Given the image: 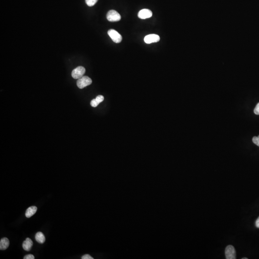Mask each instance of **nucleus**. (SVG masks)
I'll return each mask as SVG.
<instances>
[{"label":"nucleus","mask_w":259,"mask_h":259,"mask_svg":"<svg viewBox=\"0 0 259 259\" xmlns=\"http://www.w3.org/2000/svg\"><path fill=\"white\" fill-rule=\"evenodd\" d=\"M82 259H93V257H91V256L89 254H85L83 255L82 257Z\"/></svg>","instance_id":"f3484780"},{"label":"nucleus","mask_w":259,"mask_h":259,"mask_svg":"<svg viewBox=\"0 0 259 259\" xmlns=\"http://www.w3.org/2000/svg\"><path fill=\"white\" fill-rule=\"evenodd\" d=\"M37 211V207L35 206L30 207L27 209L26 212V217L27 218H30L34 215Z\"/></svg>","instance_id":"9b49d317"},{"label":"nucleus","mask_w":259,"mask_h":259,"mask_svg":"<svg viewBox=\"0 0 259 259\" xmlns=\"http://www.w3.org/2000/svg\"><path fill=\"white\" fill-rule=\"evenodd\" d=\"M108 34L114 42L119 43L122 41V36L114 29H110L108 31Z\"/></svg>","instance_id":"7ed1b4c3"},{"label":"nucleus","mask_w":259,"mask_h":259,"mask_svg":"<svg viewBox=\"0 0 259 259\" xmlns=\"http://www.w3.org/2000/svg\"><path fill=\"white\" fill-rule=\"evenodd\" d=\"M98 0H85V3L88 6H93L94 5Z\"/></svg>","instance_id":"ddd939ff"},{"label":"nucleus","mask_w":259,"mask_h":259,"mask_svg":"<svg viewBox=\"0 0 259 259\" xmlns=\"http://www.w3.org/2000/svg\"><path fill=\"white\" fill-rule=\"evenodd\" d=\"M33 245V243L31 239L29 238H27L23 243V248L26 251H29L31 249Z\"/></svg>","instance_id":"6e6552de"},{"label":"nucleus","mask_w":259,"mask_h":259,"mask_svg":"<svg viewBox=\"0 0 259 259\" xmlns=\"http://www.w3.org/2000/svg\"><path fill=\"white\" fill-rule=\"evenodd\" d=\"M255 225L257 228H259V217L256 221Z\"/></svg>","instance_id":"a211bd4d"},{"label":"nucleus","mask_w":259,"mask_h":259,"mask_svg":"<svg viewBox=\"0 0 259 259\" xmlns=\"http://www.w3.org/2000/svg\"><path fill=\"white\" fill-rule=\"evenodd\" d=\"M254 112L255 114L259 115V103H258L257 105L256 106L254 110Z\"/></svg>","instance_id":"2eb2a0df"},{"label":"nucleus","mask_w":259,"mask_h":259,"mask_svg":"<svg viewBox=\"0 0 259 259\" xmlns=\"http://www.w3.org/2000/svg\"><path fill=\"white\" fill-rule=\"evenodd\" d=\"M252 142H253L254 144H255L256 145H257V146H259V135L258 136V137L254 136V137H253V138H252Z\"/></svg>","instance_id":"4468645a"},{"label":"nucleus","mask_w":259,"mask_h":259,"mask_svg":"<svg viewBox=\"0 0 259 259\" xmlns=\"http://www.w3.org/2000/svg\"><path fill=\"white\" fill-rule=\"evenodd\" d=\"M242 259H248V258H243Z\"/></svg>","instance_id":"6ab92c4d"},{"label":"nucleus","mask_w":259,"mask_h":259,"mask_svg":"<svg viewBox=\"0 0 259 259\" xmlns=\"http://www.w3.org/2000/svg\"><path fill=\"white\" fill-rule=\"evenodd\" d=\"M104 99V98L103 95H98L95 99H93V100H92V101L90 102V104H91L92 107L95 108V107H97L101 102L103 101Z\"/></svg>","instance_id":"1a4fd4ad"},{"label":"nucleus","mask_w":259,"mask_h":259,"mask_svg":"<svg viewBox=\"0 0 259 259\" xmlns=\"http://www.w3.org/2000/svg\"><path fill=\"white\" fill-rule=\"evenodd\" d=\"M152 15V12L149 9H144L139 11L138 13V16L140 19H145L150 18Z\"/></svg>","instance_id":"0eeeda50"},{"label":"nucleus","mask_w":259,"mask_h":259,"mask_svg":"<svg viewBox=\"0 0 259 259\" xmlns=\"http://www.w3.org/2000/svg\"><path fill=\"white\" fill-rule=\"evenodd\" d=\"M160 37L156 34H150L147 35L144 38V41L146 44H151L152 43L157 42L160 41Z\"/></svg>","instance_id":"423d86ee"},{"label":"nucleus","mask_w":259,"mask_h":259,"mask_svg":"<svg viewBox=\"0 0 259 259\" xmlns=\"http://www.w3.org/2000/svg\"><path fill=\"white\" fill-rule=\"evenodd\" d=\"M9 244H10V242L7 238H2L0 241V250H6L9 247Z\"/></svg>","instance_id":"9d476101"},{"label":"nucleus","mask_w":259,"mask_h":259,"mask_svg":"<svg viewBox=\"0 0 259 259\" xmlns=\"http://www.w3.org/2000/svg\"><path fill=\"white\" fill-rule=\"evenodd\" d=\"M36 241L39 243L42 244L45 241V236L41 232H38L35 236Z\"/></svg>","instance_id":"f8f14e48"},{"label":"nucleus","mask_w":259,"mask_h":259,"mask_svg":"<svg viewBox=\"0 0 259 259\" xmlns=\"http://www.w3.org/2000/svg\"><path fill=\"white\" fill-rule=\"evenodd\" d=\"M107 18L110 22H117L120 20L121 16L119 13L114 10L109 11L107 13Z\"/></svg>","instance_id":"f03ea898"},{"label":"nucleus","mask_w":259,"mask_h":259,"mask_svg":"<svg viewBox=\"0 0 259 259\" xmlns=\"http://www.w3.org/2000/svg\"><path fill=\"white\" fill-rule=\"evenodd\" d=\"M24 259H35V257H34V256L32 254H28L27 255L25 256V257H24Z\"/></svg>","instance_id":"dca6fc26"},{"label":"nucleus","mask_w":259,"mask_h":259,"mask_svg":"<svg viewBox=\"0 0 259 259\" xmlns=\"http://www.w3.org/2000/svg\"><path fill=\"white\" fill-rule=\"evenodd\" d=\"M92 80L87 76H83L81 78L78 79L77 85L80 89H83L92 84Z\"/></svg>","instance_id":"f257e3e1"},{"label":"nucleus","mask_w":259,"mask_h":259,"mask_svg":"<svg viewBox=\"0 0 259 259\" xmlns=\"http://www.w3.org/2000/svg\"><path fill=\"white\" fill-rule=\"evenodd\" d=\"M225 258L227 259H236V252L234 247L232 245H228L225 250Z\"/></svg>","instance_id":"39448f33"},{"label":"nucleus","mask_w":259,"mask_h":259,"mask_svg":"<svg viewBox=\"0 0 259 259\" xmlns=\"http://www.w3.org/2000/svg\"><path fill=\"white\" fill-rule=\"evenodd\" d=\"M85 72V69L83 66H78L73 70L72 76L75 79H79L83 77Z\"/></svg>","instance_id":"20e7f679"}]
</instances>
